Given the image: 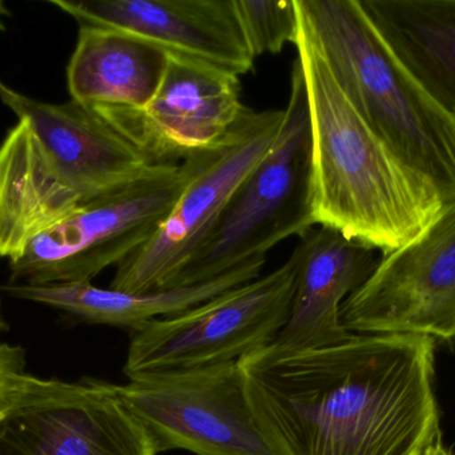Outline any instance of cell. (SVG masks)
<instances>
[{"label":"cell","instance_id":"1","mask_svg":"<svg viewBox=\"0 0 455 455\" xmlns=\"http://www.w3.org/2000/svg\"><path fill=\"white\" fill-rule=\"evenodd\" d=\"M238 365L277 455H422L441 440L427 337L352 334L299 352L267 345Z\"/></svg>","mask_w":455,"mask_h":455},{"label":"cell","instance_id":"2","mask_svg":"<svg viewBox=\"0 0 455 455\" xmlns=\"http://www.w3.org/2000/svg\"><path fill=\"white\" fill-rule=\"evenodd\" d=\"M299 16L296 48L309 106L313 221L387 256L419 237L448 203L366 125Z\"/></svg>","mask_w":455,"mask_h":455},{"label":"cell","instance_id":"3","mask_svg":"<svg viewBox=\"0 0 455 455\" xmlns=\"http://www.w3.org/2000/svg\"><path fill=\"white\" fill-rule=\"evenodd\" d=\"M0 101L18 117L0 144V258L157 167L95 104L47 103L3 80Z\"/></svg>","mask_w":455,"mask_h":455},{"label":"cell","instance_id":"4","mask_svg":"<svg viewBox=\"0 0 455 455\" xmlns=\"http://www.w3.org/2000/svg\"><path fill=\"white\" fill-rule=\"evenodd\" d=\"M334 79L382 143L446 203L455 199V118L379 37L358 0H296Z\"/></svg>","mask_w":455,"mask_h":455},{"label":"cell","instance_id":"5","mask_svg":"<svg viewBox=\"0 0 455 455\" xmlns=\"http://www.w3.org/2000/svg\"><path fill=\"white\" fill-rule=\"evenodd\" d=\"M291 93L275 143L243 179L212 232L170 288L194 286L265 256L315 226L310 205V120L301 64L294 61Z\"/></svg>","mask_w":455,"mask_h":455},{"label":"cell","instance_id":"6","mask_svg":"<svg viewBox=\"0 0 455 455\" xmlns=\"http://www.w3.org/2000/svg\"><path fill=\"white\" fill-rule=\"evenodd\" d=\"M283 110L243 106L237 122L218 143L181 165L186 182L170 213L151 237L117 264L111 288L125 293L170 290L176 275L212 232L243 179L275 143Z\"/></svg>","mask_w":455,"mask_h":455},{"label":"cell","instance_id":"7","mask_svg":"<svg viewBox=\"0 0 455 455\" xmlns=\"http://www.w3.org/2000/svg\"><path fill=\"white\" fill-rule=\"evenodd\" d=\"M186 182L183 165L157 166L107 192L34 238L10 261L13 285L91 282L138 250L165 218Z\"/></svg>","mask_w":455,"mask_h":455},{"label":"cell","instance_id":"8","mask_svg":"<svg viewBox=\"0 0 455 455\" xmlns=\"http://www.w3.org/2000/svg\"><path fill=\"white\" fill-rule=\"evenodd\" d=\"M296 267L291 253L265 277L180 314L133 329L123 369L125 376L237 362L264 349L288 322Z\"/></svg>","mask_w":455,"mask_h":455},{"label":"cell","instance_id":"9","mask_svg":"<svg viewBox=\"0 0 455 455\" xmlns=\"http://www.w3.org/2000/svg\"><path fill=\"white\" fill-rule=\"evenodd\" d=\"M157 454L114 384L19 371L0 395V455Z\"/></svg>","mask_w":455,"mask_h":455},{"label":"cell","instance_id":"10","mask_svg":"<svg viewBox=\"0 0 455 455\" xmlns=\"http://www.w3.org/2000/svg\"><path fill=\"white\" fill-rule=\"evenodd\" d=\"M115 387L159 453L277 455L254 416L238 361L141 374Z\"/></svg>","mask_w":455,"mask_h":455},{"label":"cell","instance_id":"11","mask_svg":"<svg viewBox=\"0 0 455 455\" xmlns=\"http://www.w3.org/2000/svg\"><path fill=\"white\" fill-rule=\"evenodd\" d=\"M339 317L350 334L455 342V199L419 237L382 256Z\"/></svg>","mask_w":455,"mask_h":455},{"label":"cell","instance_id":"12","mask_svg":"<svg viewBox=\"0 0 455 455\" xmlns=\"http://www.w3.org/2000/svg\"><path fill=\"white\" fill-rule=\"evenodd\" d=\"M95 106L155 166L180 165L218 143L243 109L237 75L173 53L146 109Z\"/></svg>","mask_w":455,"mask_h":455},{"label":"cell","instance_id":"13","mask_svg":"<svg viewBox=\"0 0 455 455\" xmlns=\"http://www.w3.org/2000/svg\"><path fill=\"white\" fill-rule=\"evenodd\" d=\"M79 26L106 27L143 37L173 55L230 74H248L256 59L235 0H51Z\"/></svg>","mask_w":455,"mask_h":455},{"label":"cell","instance_id":"14","mask_svg":"<svg viewBox=\"0 0 455 455\" xmlns=\"http://www.w3.org/2000/svg\"><path fill=\"white\" fill-rule=\"evenodd\" d=\"M296 280L288 322L270 346L289 352L331 346L352 334L341 323V306L381 261L376 248L336 230H312L293 251Z\"/></svg>","mask_w":455,"mask_h":455},{"label":"cell","instance_id":"15","mask_svg":"<svg viewBox=\"0 0 455 455\" xmlns=\"http://www.w3.org/2000/svg\"><path fill=\"white\" fill-rule=\"evenodd\" d=\"M170 63L164 48L120 29L79 26L67 66L71 101L143 110L159 91Z\"/></svg>","mask_w":455,"mask_h":455},{"label":"cell","instance_id":"16","mask_svg":"<svg viewBox=\"0 0 455 455\" xmlns=\"http://www.w3.org/2000/svg\"><path fill=\"white\" fill-rule=\"evenodd\" d=\"M265 262V256H259L207 282L149 293H125L111 288H96L91 282L10 285L3 290L15 298L64 310L87 322L133 330L151 321L194 309L257 280Z\"/></svg>","mask_w":455,"mask_h":455},{"label":"cell","instance_id":"17","mask_svg":"<svg viewBox=\"0 0 455 455\" xmlns=\"http://www.w3.org/2000/svg\"><path fill=\"white\" fill-rule=\"evenodd\" d=\"M395 58L455 118V0H358Z\"/></svg>","mask_w":455,"mask_h":455},{"label":"cell","instance_id":"18","mask_svg":"<svg viewBox=\"0 0 455 455\" xmlns=\"http://www.w3.org/2000/svg\"><path fill=\"white\" fill-rule=\"evenodd\" d=\"M235 13L253 58L283 53L297 45L299 16L296 0H235Z\"/></svg>","mask_w":455,"mask_h":455},{"label":"cell","instance_id":"19","mask_svg":"<svg viewBox=\"0 0 455 455\" xmlns=\"http://www.w3.org/2000/svg\"><path fill=\"white\" fill-rule=\"evenodd\" d=\"M21 368H23L21 350L0 344V395L11 377L21 371Z\"/></svg>","mask_w":455,"mask_h":455},{"label":"cell","instance_id":"20","mask_svg":"<svg viewBox=\"0 0 455 455\" xmlns=\"http://www.w3.org/2000/svg\"><path fill=\"white\" fill-rule=\"evenodd\" d=\"M422 455H454L451 449L443 445V441L438 440L437 443H433L427 451Z\"/></svg>","mask_w":455,"mask_h":455},{"label":"cell","instance_id":"21","mask_svg":"<svg viewBox=\"0 0 455 455\" xmlns=\"http://www.w3.org/2000/svg\"><path fill=\"white\" fill-rule=\"evenodd\" d=\"M7 16H10V10H8L7 5L4 4V2L0 0V32L4 31L5 29V24L3 19L7 18Z\"/></svg>","mask_w":455,"mask_h":455},{"label":"cell","instance_id":"22","mask_svg":"<svg viewBox=\"0 0 455 455\" xmlns=\"http://www.w3.org/2000/svg\"><path fill=\"white\" fill-rule=\"evenodd\" d=\"M5 325L4 322H3L2 320H0V331L4 330Z\"/></svg>","mask_w":455,"mask_h":455}]
</instances>
